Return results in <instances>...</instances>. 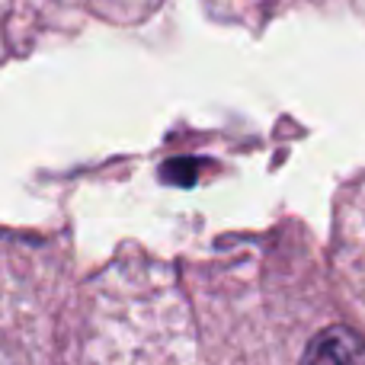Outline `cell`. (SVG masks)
<instances>
[{
    "label": "cell",
    "mask_w": 365,
    "mask_h": 365,
    "mask_svg": "<svg viewBox=\"0 0 365 365\" xmlns=\"http://www.w3.org/2000/svg\"><path fill=\"white\" fill-rule=\"evenodd\" d=\"M302 365H365V343L349 327H327L311 340Z\"/></svg>",
    "instance_id": "6da1fadb"
},
{
    "label": "cell",
    "mask_w": 365,
    "mask_h": 365,
    "mask_svg": "<svg viewBox=\"0 0 365 365\" xmlns=\"http://www.w3.org/2000/svg\"><path fill=\"white\" fill-rule=\"evenodd\" d=\"M0 365H10V359H6V353L0 349Z\"/></svg>",
    "instance_id": "7a4b0ae2"
}]
</instances>
